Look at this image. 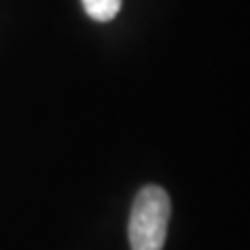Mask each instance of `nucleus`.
<instances>
[{
  "label": "nucleus",
  "mask_w": 250,
  "mask_h": 250,
  "mask_svg": "<svg viewBox=\"0 0 250 250\" xmlns=\"http://www.w3.org/2000/svg\"><path fill=\"white\" fill-rule=\"evenodd\" d=\"M171 217L169 194L159 186H144L136 194L129 215L131 250H163Z\"/></svg>",
  "instance_id": "f257e3e1"
},
{
  "label": "nucleus",
  "mask_w": 250,
  "mask_h": 250,
  "mask_svg": "<svg viewBox=\"0 0 250 250\" xmlns=\"http://www.w3.org/2000/svg\"><path fill=\"white\" fill-rule=\"evenodd\" d=\"M82 4L94 21H111L121 11V0H82Z\"/></svg>",
  "instance_id": "f03ea898"
}]
</instances>
